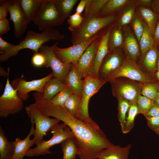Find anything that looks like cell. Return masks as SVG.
<instances>
[{"label":"cell","mask_w":159,"mask_h":159,"mask_svg":"<svg viewBox=\"0 0 159 159\" xmlns=\"http://www.w3.org/2000/svg\"><path fill=\"white\" fill-rule=\"evenodd\" d=\"M36 107L45 116L62 121L71 130L78 147L80 159H97L103 149L113 144L99 128H96L71 115L64 108L56 105L50 100L40 97Z\"/></svg>","instance_id":"cell-1"},{"label":"cell","mask_w":159,"mask_h":159,"mask_svg":"<svg viewBox=\"0 0 159 159\" xmlns=\"http://www.w3.org/2000/svg\"><path fill=\"white\" fill-rule=\"evenodd\" d=\"M64 36L58 30L53 28L44 30L40 33L29 30L26 33L25 38L16 45L12 49L0 55V62H5L9 58L18 54L21 50L28 49L34 53L39 52L41 47L46 42L51 40L59 41L63 39Z\"/></svg>","instance_id":"cell-2"},{"label":"cell","mask_w":159,"mask_h":159,"mask_svg":"<svg viewBox=\"0 0 159 159\" xmlns=\"http://www.w3.org/2000/svg\"><path fill=\"white\" fill-rule=\"evenodd\" d=\"M117 19L116 14L85 19L80 27L71 32L72 44L87 41L100 35L105 28L115 24Z\"/></svg>","instance_id":"cell-3"},{"label":"cell","mask_w":159,"mask_h":159,"mask_svg":"<svg viewBox=\"0 0 159 159\" xmlns=\"http://www.w3.org/2000/svg\"><path fill=\"white\" fill-rule=\"evenodd\" d=\"M57 6L56 0H43L32 21L40 31L62 25L65 20Z\"/></svg>","instance_id":"cell-4"},{"label":"cell","mask_w":159,"mask_h":159,"mask_svg":"<svg viewBox=\"0 0 159 159\" xmlns=\"http://www.w3.org/2000/svg\"><path fill=\"white\" fill-rule=\"evenodd\" d=\"M80 110L78 119L96 128L100 127L90 117L88 110L90 98L97 93L106 82L103 79L93 77L87 74L84 78Z\"/></svg>","instance_id":"cell-5"},{"label":"cell","mask_w":159,"mask_h":159,"mask_svg":"<svg viewBox=\"0 0 159 159\" xmlns=\"http://www.w3.org/2000/svg\"><path fill=\"white\" fill-rule=\"evenodd\" d=\"M109 82L114 96L117 100H125L130 104L136 103L144 83L124 77H118Z\"/></svg>","instance_id":"cell-6"},{"label":"cell","mask_w":159,"mask_h":159,"mask_svg":"<svg viewBox=\"0 0 159 159\" xmlns=\"http://www.w3.org/2000/svg\"><path fill=\"white\" fill-rule=\"evenodd\" d=\"M53 135L47 140H44L34 148H30L26 156L28 157L38 156L52 153L49 149L54 145L61 143L64 140L74 138L70 128L65 123L58 124L52 130Z\"/></svg>","instance_id":"cell-7"},{"label":"cell","mask_w":159,"mask_h":159,"mask_svg":"<svg viewBox=\"0 0 159 159\" xmlns=\"http://www.w3.org/2000/svg\"><path fill=\"white\" fill-rule=\"evenodd\" d=\"M119 77H126L143 83L158 82L154 76L143 71L136 62L126 56L119 68L104 80L106 82H109Z\"/></svg>","instance_id":"cell-8"},{"label":"cell","mask_w":159,"mask_h":159,"mask_svg":"<svg viewBox=\"0 0 159 159\" xmlns=\"http://www.w3.org/2000/svg\"><path fill=\"white\" fill-rule=\"evenodd\" d=\"M25 109L29 117L34 120L35 132L33 139L35 145H37L44 140V137L47 132L52 130L58 124L60 120L56 118H50L44 115L33 104L26 106Z\"/></svg>","instance_id":"cell-9"},{"label":"cell","mask_w":159,"mask_h":159,"mask_svg":"<svg viewBox=\"0 0 159 159\" xmlns=\"http://www.w3.org/2000/svg\"><path fill=\"white\" fill-rule=\"evenodd\" d=\"M23 101L10 83L8 76L4 92L0 97V117L6 118L20 112L23 107Z\"/></svg>","instance_id":"cell-10"},{"label":"cell","mask_w":159,"mask_h":159,"mask_svg":"<svg viewBox=\"0 0 159 159\" xmlns=\"http://www.w3.org/2000/svg\"><path fill=\"white\" fill-rule=\"evenodd\" d=\"M54 44L51 46L44 44L40 48L39 52L45 57L46 62L44 66L50 67L52 70L53 77L64 83L72 64L64 63L58 59L54 52Z\"/></svg>","instance_id":"cell-11"},{"label":"cell","mask_w":159,"mask_h":159,"mask_svg":"<svg viewBox=\"0 0 159 159\" xmlns=\"http://www.w3.org/2000/svg\"><path fill=\"white\" fill-rule=\"evenodd\" d=\"M100 35L90 40L73 44L66 48L57 46L59 43L54 44V52L56 56L61 62L66 64H75L91 43Z\"/></svg>","instance_id":"cell-12"},{"label":"cell","mask_w":159,"mask_h":159,"mask_svg":"<svg viewBox=\"0 0 159 159\" xmlns=\"http://www.w3.org/2000/svg\"><path fill=\"white\" fill-rule=\"evenodd\" d=\"M53 77L52 72L42 78L28 81L25 80L22 75L12 81L11 84L14 89L17 90L18 96L24 101H26L29 97L28 93L31 91H36L43 94L44 84Z\"/></svg>","instance_id":"cell-13"},{"label":"cell","mask_w":159,"mask_h":159,"mask_svg":"<svg viewBox=\"0 0 159 159\" xmlns=\"http://www.w3.org/2000/svg\"><path fill=\"white\" fill-rule=\"evenodd\" d=\"M113 25L104 30L99 35V43L95 56L88 74L93 77L99 78L100 67L103 60L109 52V39L111 29Z\"/></svg>","instance_id":"cell-14"},{"label":"cell","mask_w":159,"mask_h":159,"mask_svg":"<svg viewBox=\"0 0 159 159\" xmlns=\"http://www.w3.org/2000/svg\"><path fill=\"white\" fill-rule=\"evenodd\" d=\"M6 1L9 6V20L13 23L15 37L19 38L26 31L28 24L21 9L20 0H7Z\"/></svg>","instance_id":"cell-15"},{"label":"cell","mask_w":159,"mask_h":159,"mask_svg":"<svg viewBox=\"0 0 159 159\" xmlns=\"http://www.w3.org/2000/svg\"><path fill=\"white\" fill-rule=\"evenodd\" d=\"M126 57L121 50L109 52L100 67L98 77L105 80L121 66Z\"/></svg>","instance_id":"cell-16"},{"label":"cell","mask_w":159,"mask_h":159,"mask_svg":"<svg viewBox=\"0 0 159 159\" xmlns=\"http://www.w3.org/2000/svg\"><path fill=\"white\" fill-rule=\"evenodd\" d=\"M99 35L87 47L79 60L73 64L82 79L88 74L93 61L99 43Z\"/></svg>","instance_id":"cell-17"},{"label":"cell","mask_w":159,"mask_h":159,"mask_svg":"<svg viewBox=\"0 0 159 159\" xmlns=\"http://www.w3.org/2000/svg\"><path fill=\"white\" fill-rule=\"evenodd\" d=\"M30 118L31 128L26 138L23 140L19 138H16L14 141L11 142L14 148V153L11 159H23L27 151L31 147L35 144L34 139H30L32 135H34L35 129L34 127V120L32 118Z\"/></svg>","instance_id":"cell-18"},{"label":"cell","mask_w":159,"mask_h":159,"mask_svg":"<svg viewBox=\"0 0 159 159\" xmlns=\"http://www.w3.org/2000/svg\"><path fill=\"white\" fill-rule=\"evenodd\" d=\"M124 35V45L126 57L136 62L141 55L139 44L135 34L128 27H123Z\"/></svg>","instance_id":"cell-19"},{"label":"cell","mask_w":159,"mask_h":159,"mask_svg":"<svg viewBox=\"0 0 159 159\" xmlns=\"http://www.w3.org/2000/svg\"><path fill=\"white\" fill-rule=\"evenodd\" d=\"M131 145L123 147L112 145L101 150L97 156L99 159H128Z\"/></svg>","instance_id":"cell-20"},{"label":"cell","mask_w":159,"mask_h":159,"mask_svg":"<svg viewBox=\"0 0 159 159\" xmlns=\"http://www.w3.org/2000/svg\"><path fill=\"white\" fill-rule=\"evenodd\" d=\"M158 54V44L155 43L142 58V66L146 72L154 76L157 71Z\"/></svg>","instance_id":"cell-21"},{"label":"cell","mask_w":159,"mask_h":159,"mask_svg":"<svg viewBox=\"0 0 159 159\" xmlns=\"http://www.w3.org/2000/svg\"><path fill=\"white\" fill-rule=\"evenodd\" d=\"M80 75L74 65L72 64L64 83L71 88L74 93L82 97L84 86V80Z\"/></svg>","instance_id":"cell-22"},{"label":"cell","mask_w":159,"mask_h":159,"mask_svg":"<svg viewBox=\"0 0 159 159\" xmlns=\"http://www.w3.org/2000/svg\"><path fill=\"white\" fill-rule=\"evenodd\" d=\"M137 4L135 1H131L121 9V13L115 23L116 25L122 28L131 23L136 12Z\"/></svg>","instance_id":"cell-23"},{"label":"cell","mask_w":159,"mask_h":159,"mask_svg":"<svg viewBox=\"0 0 159 159\" xmlns=\"http://www.w3.org/2000/svg\"><path fill=\"white\" fill-rule=\"evenodd\" d=\"M115 23L112 26L110 30L108 41L109 52L121 50V48L124 45L123 31L122 28L117 26Z\"/></svg>","instance_id":"cell-24"},{"label":"cell","mask_w":159,"mask_h":159,"mask_svg":"<svg viewBox=\"0 0 159 159\" xmlns=\"http://www.w3.org/2000/svg\"><path fill=\"white\" fill-rule=\"evenodd\" d=\"M67 86L57 78L53 77L44 84L43 95L45 99L51 100Z\"/></svg>","instance_id":"cell-25"},{"label":"cell","mask_w":159,"mask_h":159,"mask_svg":"<svg viewBox=\"0 0 159 159\" xmlns=\"http://www.w3.org/2000/svg\"><path fill=\"white\" fill-rule=\"evenodd\" d=\"M137 8V13L146 23L153 36L155 26L159 18V15L150 8L138 6Z\"/></svg>","instance_id":"cell-26"},{"label":"cell","mask_w":159,"mask_h":159,"mask_svg":"<svg viewBox=\"0 0 159 159\" xmlns=\"http://www.w3.org/2000/svg\"><path fill=\"white\" fill-rule=\"evenodd\" d=\"M131 1L128 0H107L98 16L104 17L116 14Z\"/></svg>","instance_id":"cell-27"},{"label":"cell","mask_w":159,"mask_h":159,"mask_svg":"<svg viewBox=\"0 0 159 159\" xmlns=\"http://www.w3.org/2000/svg\"><path fill=\"white\" fill-rule=\"evenodd\" d=\"M43 0H20L21 9L28 24L32 20L36 11Z\"/></svg>","instance_id":"cell-28"},{"label":"cell","mask_w":159,"mask_h":159,"mask_svg":"<svg viewBox=\"0 0 159 159\" xmlns=\"http://www.w3.org/2000/svg\"><path fill=\"white\" fill-rule=\"evenodd\" d=\"M14 153V147L5 136L4 131L0 126V159H11Z\"/></svg>","instance_id":"cell-29"},{"label":"cell","mask_w":159,"mask_h":159,"mask_svg":"<svg viewBox=\"0 0 159 159\" xmlns=\"http://www.w3.org/2000/svg\"><path fill=\"white\" fill-rule=\"evenodd\" d=\"M143 21L144 30L139 42L142 58L155 43L153 36L148 25L143 20Z\"/></svg>","instance_id":"cell-30"},{"label":"cell","mask_w":159,"mask_h":159,"mask_svg":"<svg viewBox=\"0 0 159 159\" xmlns=\"http://www.w3.org/2000/svg\"><path fill=\"white\" fill-rule=\"evenodd\" d=\"M107 0H87L83 17L87 19L98 16Z\"/></svg>","instance_id":"cell-31"},{"label":"cell","mask_w":159,"mask_h":159,"mask_svg":"<svg viewBox=\"0 0 159 159\" xmlns=\"http://www.w3.org/2000/svg\"><path fill=\"white\" fill-rule=\"evenodd\" d=\"M81 102L82 97L74 93L65 103L64 108L71 115L78 119L80 110Z\"/></svg>","instance_id":"cell-32"},{"label":"cell","mask_w":159,"mask_h":159,"mask_svg":"<svg viewBox=\"0 0 159 159\" xmlns=\"http://www.w3.org/2000/svg\"><path fill=\"white\" fill-rule=\"evenodd\" d=\"M63 159H75L78 149L74 138L67 139L61 143Z\"/></svg>","instance_id":"cell-33"},{"label":"cell","mask_w":159,"mask_h":159,"mask_svg":"<svg viewBox=\"0 0 159 159\" xmlns=\"http://www.w3.org/2000/svg\"><path fill=\"white\" fill-rule=\"evenodd\" d=\"M118 100V117L122 129V132H124L126 123V114L130 104L127 101L122 99Z\"/></svg>","instance_id":"cell-34"},{"label":"cell","mask_w":159,"mask_h":159,"mask_svg":"<svg viewBox=\"0 0 159 159\" xmlns=\"http://www.w3.org/2000/svg\"><path fill=\"white\" fill-rule=\"evenodd\" d=\"M159 90V84L158 82L144 83L140 95L154 100L158 97V93Z\"/></svg>","instance_id":"cell-35"},{"label":"cell","mask_w":159,"mask_h":159,"mask_svg":"<svg viewBox=\"0 0 159 159\" xmlns=\"http://www.w3.org/2000/svg\"><path fill=\"white\" fill-rule=\"evenodd\" d=\"M78 0H56V2L61 14L65 19L71 15L74 6Z\"/></svg>","instance_id":"cell-36"},{"label":"cell","mask_w":159,"mask_h":159,"mask_svg":"<svg viewBox=\"0 0 159 159\" xmlns=\"http://www.w3.org/2000/svg\"><path fill=\"white\" fill-rule=\"evenodd\" d=\"M74 93L72 90L67 86L50 100L54 104L64 108L65 103L70 96Z\"/></svg>","instance_id":"cell-37"},{"label":"cell","mask_w":159,"mask_h":159,"mask_svg":"<svg viewBox=\"0 0 159 159\" xmlns=\"http://www.w3.org/2000/svg\"><path fill=\"white\" fill-rule=\"evenodd\" d=\"M136 103L139 114H142L145 116L155 105L154 100L141 95L138 96Z\"/></svg>","instance_id":"cell-38"},{"label":"cell","mask_w":159,"mask_h":159,"mask_svg":"<svg viewBox=\"0 0 159 159\" xmlns=\"http://www.w3.org/2000/svg\"><path fill=\"white\" fill-rule=\"evenodd\" d=\"M139 114L136 103L130 104L126 118V123L124 133L129 132L134 126V120L136 116Z\"/></svg>","instance_id":"cell-39"},{"label":"cell","mask_w":159,"mask_h":159,"mask_svg":"<svg viewBox=\"0 0 159 159\" xmlns=\"http://www.w3.org/2000/svg\"><path fill=\"white\" fill-rule=\"evenodd\" d=\"M134 33L138 42L144 30L143 21L137 12H136L131 22Z\"/></svg>","instance_id":"cell-40"},{"label":"cell","mask_w":159,"mask_h":159,"mask_svg":"<svg viewBox=\"0 0 159 159\" xmlns=\"http://www.w3.org/2000/svg\"><path fill=\"white\" fill-rule=\"evenodd\" d=\"M69 17L67 20V23L69 25L68 28L71 32L80 28L85 19L81 15L76 13Z\"/></svg>","instance_id":"cell-41"},{"label":"cell","mask_w":159,"mask_h":159,"mask_svg":"<svg viewBox=\"0 0 159 159\" xmlns=\"http://www.w3.org/2000/svg\"><path fill=\"white\" fill-rule=\"evenodd\" d=\"M46 62V58L42 53L39 52L34 53L32 58V63L36 67L44 66Z\"/></svg>","instance_id":"cell-42"},{"label":"cell","mask_w":159,"mask_h":159,"mask_svg":"<svg viewBox=\"0 0 159 159\" xmlns=\"http://www.w3.org/2000/svg\"><path fill=\"white\" fill-rule=\"evenodd\" d=\"M16 45L10 43L2 39L0 36V53L3 54L12 49Z\"/></svg>","instance_id":"cell-43"},{"label":"cell","mask_w":159,"mask_h":159,"mask_svg":"<svg viewBox=\"0 0 159 159\" xmlns=\"http://www.w3.org/2000/svg\"><path fill=\"white\" fill-rule=\"evenodd\" d=\"M0 19L6 18L9 13V6L6 0H0Z\"/></svg>","instance_id":"cell-44"},{"label":"cell","mask_w":159,"mask_h":159,"mask_svg":"<svg viewBox=\"0 0 159 159\" xmlns=\"http://www.w3.org/2000/svg\"><path fill=\"white\" fill-rule=\"evenodd\" d=\"M148 125L153 131L159 127V117L146 118Z\"/></svg>","instance_id":"cell-45"},{"label":"cell","mask_w":159,"mask_h":159,"mask_svg":"<svg viewBox=\"0 0 159 159\" xmlns=\"http://www.w3.org/2000/svg\"><path fill=\"white\" fill-rule=\"evenodd\" d=\"M9 20L6 18L0 19V36L6 33L9 30Z\"/></svg>","instance_id":"cell-46"},{"label":"cell","mask_w":159,"mask_h":159,"mask_svg":"<svg viewBox=\"0 0 159 159\" xmlns=\"http://www.w3.org/2000/svg\"><path fill=\"white\" fill-rule=\"evenodd\" d=\"M145 117L146 118L148 117H159V107L155 104Z\"/></svg>","instance_id":"cell-47"},{"label":"cell","mask_w":159,"mask_h":159,"mask_svg":"<svg viewBox=\"0 0 159 159\" xmlns=\"http://www.w3.org/2000/svg\"><path fill=\"white\" fill-rule=\"evenodd\" d=\"M153 37L155 43L159 44V18L155 26Z\"/></svg>","instance_id":"cell-48"},{"label":"cell","mask_w":159,"mask_h":159,"mask_svg":"<svg viewBox=\"0 0 159 159\" xmlns=\"http://www.w3.org/2000/svg\"><path fill=\"white\" fill-rule=\"evenodd\" d=\"M87 0H81L80 1L76 9L75 13L81 15V14L85 8Z\"/></svg>","instance_id":"cell-49"},{"label":"cell","mask_w":159,"mask_h":159,"mask_svg":"<svg viewBox=\"0 0 159 159\" xmlns=\"http://www.w3.org/2000/svg\"><path fill=\"white\" fill-rule=\"evenodd\" d=\"M152 1V0H138L135 1L137 6L149 7L150 8Z\"/></svg>","instance_id":"cell-50"},{"label":"cell","mask_w":159,"mask_h":159,"mask_svg":"<svg viewBox=\"0 0 159 159\" xmlns=\"http://www.w3.org/2000/svg\"><path fill=\"white\" fill-rule=\"evenodd\" d=\"M150 8L156 14L159 15V0H153Z\"/></svg>","instance_id":"cell-51"},{"label":"cell","mask_w":159,"mask_h":159,"mask_svg":"<svg viewBox=\"0 0 159 159\" xmlns=\"http://www.w3.org/2000/svg\"><path fill=\"white\" fill-rule=\"evenodd\" d=\"M8 72H6L5 69L1 66L0 67V75L1 76H3L5 77H6L8 76L9 70V68H8Z\"/></svg>","instance_id":"cell-52"},{"label":"cell","mask_w":159,"mask_h":159,"mask_svg":"<svg viewBox=\"0 0 159 159\" xmlns=\"http://www.w3.org/2000/svg\"><path fill=\"white\" fill-rule=\"evenodd\" d=\"M154 76L157 80L158 83L159 84V70H157L155 72Z\"/></svg>","instance_id":"cell-53"},{"label":"cell","mask_w":159,"mask_h":159,"mask_svg":"<svg viewBox=\"0 0 159 159\" xmlns=\"http://www.w3.org/2000/svg\"><path fill=\"white\" fill-rule=\"evenodd\" d=\"M154 101L155 104L159 107V97H158Z\"/></svg>","instance_id":"cell-54"},{"label":"cell","mask_w":159,"mask_h":159,"mask_svg":"<svg viewBox=\"0 0 159 159\" xmlns=\"http://www.w3.org/2000/svg\"><path fill=\"white\" fill-rule=\"evenodd\" d=\"M158 47L159 50V54L157 63V70H159V44H158Z\"/></svg>","instance_id":"cell-55"},{"label":"cell","mask_w":159,"mask_h":159,"mask_svg":"<svg viewBox=\"0 0 159 159\" xmlns=\"http://www.w3.org/2000/svg\"><path fill=\"white\" fill-rule=\"evenodd\" d=\"M154 131L157 134V135H159V127L155 129Z\"/></svg>","instance_id":"cell-56"},{"label":"cell","mask_w":159,"mask_h":159,"mask_svg":"<svg viewBox=\"0 0 159 159\" xmlns=\"http://www.w3.org/2000/svg\"><path fill=\"white\" fill-rule=\"evenodd\" d=\"M158 97H159V90L158 91Z\"/></svg>","instance_id":"cell-57"}]
</instances>
